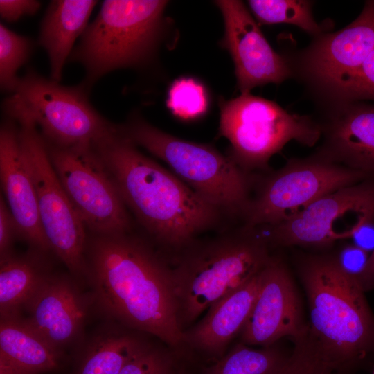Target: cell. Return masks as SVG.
<instances>
[{"instance_id": "obj_1", "label": "cell", "mask_w": 374, "mask_h": 374, "mask_svg": "<svg viewBox=\"0 0 374 374\" xmlns=\"http://www.w3.org/2000/svg\"><path fill=\"white\" fill-rule=\"evenodd\" d=\"M85 262L93 305L105 317L174 348L184 343L171 267L145 238L133 230L88 233Z\"/></svg>"}, {"instance_id": "obj_2", "label": "cell", "mask_w": 374, "mask_h": 374, "mask_svg": "<svg viewBox=\"0 0 374 374\" xmlns=\"http://www.w3.org/2000/svg\"><path fill=\"white\" fill-rule=\"evenodd\" d=\"M92 145L127 210L159 244L178 251L220 222V211L141 153L120 125Z\"/></svg>"}, {"instance_id": "obj_3", "label": "cell", "mask_w": 374, "mask_h": 374, "mask_svg": "<svg viewBox=\"0 0 374 374\" xmlns=\"http://www.w3.org/2000/svg\"><path fill=\"white\" fill-rule=\"evenodd\" d=\"M301 276L309 305V332L331 371H353L372 363L374 316L358 281L332 256L308 258Z\"/></svg>"}, {"instance_id": "obj_4", "label": "cell", "mask_w": 374, "mask_h": 374, "mask_svg": "<svg viewBox=\"0 0 374 374\" xmlns=\"http://www.w3.org/2000/svg\"><path fill=\"white\" fill-rule=\"evenodd\" d=\"M268 244L258 228L243 224L208 239L197 238L177 251L171 270L183 332L213 303L265 267L271 258Z\"/></svg>"}, {"instance_id": "obj_5", "label": "cell", "mask_w": 374, "mask_h": 374, "mask_svg": "<svg viewBox=\"0 0 374 374\" xmlns=\"http://www.w3.org/2000/svg\"><path fill=\"white\" fill-rule=\"evenodd\" d=\"M123 134L165 162L181 181L223 214L242 217L251 196L254 174L213 147L169 134L141 118L120 125Z\"/></svg>"}, {"instance_id": "obj_6", "label": "cell", "mask_w": 374, "mask_h": 374, "mask_svg": "<svg viewBox=\"0 0 374 374\" xmlns=\"http://www.w3.org/2000/svg\"><path fill=\"white\" fill-rule=\"evenodd\" d=\"M167 4L166 1H104L68 60L85 69L80 85L89 92L107 73L145 63L157 45Z\"/></svg>"}, {"instance_id": "obj_7", "label": "cell", "mask_w": 374, "mask_h": 374, "mask_svg": "<svg viewBox=\"0 0 374 374\" xmlns=\"http://www.w3.org/2000/svg\"><path fill=\"white\" fill-rule=\"evenodd\" d=\"M219 132L231 144L228 156L251 174L269 170L270 159L290 141L312 147L321 136L310 117L250 93L220 103Z\"/></svg>"}, {"instance_id": "obj_8", "label": "cell", "mask_w": 374, "mask_h": 374, "mask_svg": "<svg viewBox=\"0 0 374 374\" xmlns=\"http://www.w3.org/2000/svg\"><path fill=\"white\" fill-rule=\"evenodd\" d=\"M80 84L64 86L28 69L3 103L8 118L32 119L45 142L60 146L92 144L116 125L105 118L89 100Z\"/></svg>"}, {"instance_id": "obj_9", "label": "cell", "mask_w": 374, "mask_h": 374, "mask_svg": "<svg viewBox=\"0 0 374 374\" xmlns=\"http://www.w3.org/2000/svg\"><path fill=\"white\" fill-rule=\"evenodd\" d=\"M261 173L254 175L251 196L242 216L243 224L253 227L276 224L328 193L371 180L318 152L291 159L280 169Z\"/></svg>"}, {"instance_id": "obj_10", "label": "cell", "mask_w": 374, "mask_h": 374, "mask_svg": "<svg viewBox=\"0 0 374 374\" xmlns=\"http://www.w3.org/2000/svg\"><path fill=\"white\" fill-rule=\"evenodd\" d=\"M22 148L37 195L41 225L52 252L76 279L85 278L88 233L61 185L44 139L30 118L19 116Z\"/></svg>"}, {"instance_id": "obj_11", "label": "cell", "mask_w": 374, "mask_h": 374, "mask_svg": "<svg viewBox=\"0 0 374 374\" xmlns=\"http://www.w3.org/2000/svg\"><path fill=\"white\" fill-rule=\"evenodd\" d=\"M44 143L52 167L88 233L133 230L130 213L92 144Z\"/></svg>"}, {"instance_id": "obj_12", "label": "cell", "mask_w": 374, "mask_h": 374, "mask_svg": "<svg viewBox=\"0 0 374 374\" xmlns=\"http://www.w3.org/2000/svg\"><path fill=\"white\" fill-rule=\"evenodd\" d=\"M374 221V180L339 188L271 226L258 227L267 242L281 246H316L350 238Z\"/></svg>"}, {"instance_id": "obj_13", "label": "cell", "mask_w": 374, "mask_h": 374, "mask_svg": "<svg viewBox=\"0 0 374 374\" xmlns=\"http://www.w3.org/2000/svg\"><path fill=\"white\" fill-rule=\"evenodd\" d=\"M374 50V1L343 29L315 37L299 58L303 78L328 96L353 74Z\"/></svg>"}, {"instance_id": "obj_14", "label": "cell", "mask_w": 374, "mask_h": 374, "mask_svg": "<svg viewBox=\"0 0 374 374\" xmlns=\"http://www.w3.org/2000/svg\"><path fill=\"white\" fill-rule=\"evenodd\" d=\"M215 3L223 16L222 43L234 62L241 93L269 83H280L292 74L290 64L270 46L243 2L220 0Z\"/></svg>"}, {"instance_id": "obj_15", "label": "cell", "mask_w": 374, "mask_h": 374, "mask_svg": "<svg viewBox=\"0 0 374 374\" xmlns=\"http://www.w3.org/2000/svg\"><path fill=\"white\" fill-rule=\"evenodd\" d=\"M308 332L292 278L282 262L271 257L261 270L258 294L240 332L242 343L268 347L284 337L299 340Z\"/></svg>"}, {"instance_id": "obj_16", "label": "cell", "mask_w": 374, "mask_h": 374, "mask_svg": "<svg viewBox=\"0 0 374 374\" xmlns=\"http://www.w3.org/2000/svg\"><path fill=\"white\" fill-rule=\"evenodd\" d=\"M71 274L53 271L24 309V320L55 348L64 352L82 335L91 305Z\"/></svg>"}, {"instance_id": "obj_17", "label": "cell", "mask_w": 374, "mask_h": 374, "mask_svg": "<svg viewBox=\"0 0 374 374\" xmlns=\"http://www.w3.org/2000/svg\"><path fill=\"white\" fill-rule=\"evenodd\" d=\"M8 118L0 129V178L3 197L30 247L52 252L44 233L35 184L19 137V127Z\"/></svg>"}, {"instance_id": "obj_18", "label": "cell", "mask_w": 374, "mask_h": 374, "mask_svg": "<svg viewBox=\"0 0 374 374\" xmlns=\"http://www.w3.org/2000/svg\"><path fill=\"white\" fill-rule=\"evenodd\" d=\"M319 123L323 141L317 152L374 180V103H335Z\"/></svg>"}, {"instance_id": "obj_19", "label": "cell", "mask_w": 374, "mask_h": 374, "mask_svg": "<svg viewBox=\"0 0 374 374\" xmlns=\"http://www.w3.org/2000/svg\"><path fill=\"white\" fill-rule=\"evenodd\" d=\"M261 270L213 303L201 321L184 331V342L209 356L221 357L251 312L260 288Z\"/></svg>"}, {"instance_id": "obj_20", "label": "cell", "mask_w": 374, "mask_h": 374, "mask_svg": "<svg viewBox=\"0 0 374 374\" xmlns=\"http://www.w3.org/2000/svg\"><path fill=\"white\" fill-rule=\"evenodd\" d=\"M64 352L48 343L21 317L1 319L0 374H51Z\"/></svg>"}, {"instance_id": "obj_21", "label": "cell", "mask_w": 374, "mask_h": 374, "mask_svg": "<svg viewBox=\"0 0 374 374\" xmlns=\"http://www.w3.org/2000/svg\"><path fill=\"white\" fill-rule=\"evenodd\" d=\"M93 0L51 1L42 19L39 44L47 53L51 78L60 82L77 38L86 30Z\"/></svg>"}, {"instance_id": "obj_22", "label": "cell", "mask_w": 374, "mask_h": 374, "mask_svg": "<svg viewBox=\"0 0 374 374\" xmlns=\"http://www.w3.org/2000/svg\"><path fill=\"white\" fill-rule=\"evenodd\" d=\"M48 253L30 247L0 258L1 319L21 317L28 303L53 272Z\"/></svg>"}, {"instance_id": "obj_23", "label": "cell", "mask_w": 374, "mask_h": 374, "mask_svg": "<svg viewBox=\"0 0 374 374\" xmlns=\"http://www.w3.org/2000/svg\"><path fill=\"white\" fill-rule=\"evenodd\" d=\"M148 344L128 328L100 331L79 353L73 374H118Z\"/></svg>"}, {"instance_id": "obj_24", "label": "cell", "mask_w": 374, "mask_h": 374, "mask_svg": "<svg viewBox=\"0 0 374 374\" xmlns=\"http://www.w3.org/2000/svg\"><path fill=\"white\" fill-rule=\"evenodd\" d=\"M290 355L272 346L254 349L242 343L202 374H274L283 367Z\"/></svg>"}, {"instance_id": "obj_25", "label": "cell", "mask_w": 374, "mask_h": 374, "mask_svg": "<svg viewBox=\"0 0 374 374\" xmlns=\"http://www.w3.org/2000/svg\"><path fill=\"white\" fill-rule=\"evenodd\" d=\"M249 8L263 24H288L317 36L323 33L312 15V3L304 0H251Z\"/></svg>"}, {"instance_id": "obj_26", "label": "cell", "mask_w": 374, "mask_h": 374, "mask_svg": "<svg viewBox=\"0 0 374 374\" xmlns=\"http://www.w3.org/2000/svg\"><path fill=\"white\" fill-rule=\"evenodd\" d=\"M33 50L31 39L0 24V85L2 91L12 93L15 91L20 78L17 72L28 61Z\"/></svg>"}, {"instance_id": "obj_27", "label": "cell", "mask_w": 374, "mask_h": 374, "mask_svg": "<svg viewBox=\"0 0 374 374\" xmlns=\"http://www.w3.org/2000/svg\"><path fill=\"white\" fill-rule=\"evenodd\" d=\"M167 106L174 115L181 119L196 118L207 109L204 87L192 78L177 80L168 91Z\"/></svg>"}, {"instance_id": "obj_28", "label": "cell", "mask_w": 374, "mask_h": 374, "mask_svg": "<svg viewBox=\"0 0 374 374\" xmlns=\"http://www.w3.org/2000/svg\"><path fill=\"white\" fill-rule=\"evenodd\" d=\"M335 103L374 102V50L362 66L328 96Z\"/></svg>"}, {"instance_id": "obj_29", "label": "cell", "mask_w": 374, "mask_h": 374, "mask_svg": "<svg viewBox=\"0 0 374 374\" xmlns=\"http://www.w3.org/2000/svg\"><path fill=\"white\" fill-rule=\"evenodd\" d=\"M171 353L148 344L135 355L118 374H176Z\"/></svg>"}, {"instance_id": "obj_30", "label": "cell", "mask_w": 374, "mask_h": 374, "mask_svg": "<svg viewBox=\"0 0 374 374\" xmlns=\"http://www.w3.org/2000/svg\"><path fill=\"white\" fill-rule=\"evenodd\" d=\"M334 257L340 269L359 283L368 260V253L353 244L344 247Z\"/></svg>"}, {"instance_id": "obj_31", "label": "cell", "mask_w": 374, "mask_h": 374, "mask_svg": "<svg viewBox=\"0 0 374 374\" xmlns=\"http://www.w3.org/2000/svg\"><path fill=\"white\" fill-rule=\"evenodd\" d=\"M19 239L17 224L2 195L0 197V258L14 252L13 246Z\"/></svg>"}, {"instance_id": "obj_32", "label": "cell", "mask_w": 374, "mask_h": 374, "mask_svg": "<svg viewBox=\"0 0 374 374\" xmlns=\"http://www.w3.org/2000/svg\"><path fill=\"white\" fill-rule=\"evenodd\" d=\"M41 2L35 0H1L0 15L2 19L14 22L27 15L37 12Z\"/></svg>"}, {"instance_id": "obj_33", "label": "cell", "mask_w": 374, "mask_h": 374, "mask_svg": "<svg viewBox=\"0 0 374 374\" xmlns=\"http://www.w3.org/2000/svg\"><path fill=\"white\" fill-rule=\"evenodd\" d=\"M353 244L366 252L374 251V221L364 223L352 234ZM371 252V253H372Z\"/></svg>"}, {"instance_id": "obj_34", "label": "cell", "mask_w": 374, "mask_h": 374, "mask_svg": "<svg viewBox=\"0 0 374 374\" xmlns=\"http://www.w3.org/2000/svg\"><path fill=\"white\" fill-rule=\"evenodd\" d=\"M274 374H310L305 364L299 357H292L278 372Z\"/></svg>"}, {"instance_id": "obj_35", "label": "cell", "mask_w": 374, "mask_h": 374, "mask_svg": "<svg viewBox=\"0 0 374 374\" xmlns=\"http://www.w3.org/2000/svg\"><path fill=\"white\" fill-rule=\"evenodd\" d=\"M359 284L364 290L370 288L374 284V251L369 256L366 269L359 280Z\"/></svg>"}, {"instance_id": "obj_36", "label": "cell", "mask_w": 374, "mask_h": 374, "mask_svg": "<svg viewBox=\"0 0 374 374\" xmlns=\"http://www.w3.org/2000/svg\"><path fill=\"white\" fill-rule=\"evenodd\" d=\"M305 336H309V337H310V335L308 334V335H306ZM310 337H311V338L314 340V339H313L311 336H310ZM301 339H302V338H301ZM315 343H316V341H315ZM316 344H317V343H316ZM317 346H318V344H317ZM318 347H319V346H318ZM319 350H320V349H319ZM320 351H321V350H320ZM321 354H322V353H321ZM322 356H323V355H322ZM324 362H325V361H324ZM325 363H326V362H325ZM326 366H327V365H326ZM328 369H329V368H328ZM329 371H330V369H329ZM330 373L332 374L330 371Z\"/></svg>"}, {"instance_id": "obj_37", "label": "cell", "mask_w": 374, "mask_h": 374, "mask_svg": "<svg viewBox=\"0 0 374 374\" xmlns=\"http://www.w3.org/2000/svg\"><path fill=\"white\" fill-rule=\"evenodd\" d=\"M305 337H310L309 336H305ZM310 338L312 339L311 337H310ZM312 340H313V339H312ZM297 341H298V340H297ZM313 341H314V340H313ZM314 342H315V341H314ZM315 344H316V343H315ZM318 348H319V347H318ZM321 355H322V354H321ZM322 357H323V356H322ZM323 360H324V359H323ZM325 364H326V363H325ZM327 368H328V366H327ZM328 371H329V369H328ZM329 374H330V371H329Z\"/></svg>"}, {"instance_id": "obj_38", "label": "cell", "mask_w": 374, "mask_h": 374, "mask_svg": "<svg viewBox=\"0 0 374 374\" xmlns=\"http://www.w3.org/2000/svg\"><path fill=\"white\" fill-rule=\"evenodd\" d=\"M303 338H304V337H303ZM308 338H310V337H308ZM302 339H303V338H302ZM299 340H300V339H299ZM298 341H299V340H298ZM312 341H313V340H312ZM314 343H315V342H314ZM316 345H317V344H316ZM317 347H318V346H317ZM320 352H321V351H320ZM323 361H324V360H323ZM328 373H329V371H328Z\"/></svg>"}, {"instance_id": "obj_39", "label": "cell", "mask_w": 374, "mask_h": 374, "mask_svg": "<svg viewBox=\"0 0 374 374\" xmlns=\"http://www.w3.org/2000/svg\"><path fill=\"white\" fill-rule=\"evenodd\" d=\"M308 333H309V332H308ZM308 333H307V334H308ZM307 334H306V335H307ZM309 334H310V333H309ZM312 338H313V337H312ZM316 342H317V341H316ZM318 346H319V345H318ZM319 349H320V348H319ZM322 355H323V354H322ZM324 361H325V360H324ZM327 366H328V365H327ZM328 368H329V367H328ZM331 372H332V371H331ZM332 374H333V373H332Z\"/></svg>"}, {"instance_id": "obj_40", "label": "cell", "mask_w": 374, "mask_h": 374, "mask_svg": "<svg viewBox=\"0 0 374 374\" xmlns=\"http://www.w3.org/2000/svg\"><path fill=\"white\" fill-rule=\"evenodd\" d=\"M373 374H374V372H373Z\"/></svg>"}]
</instances>
